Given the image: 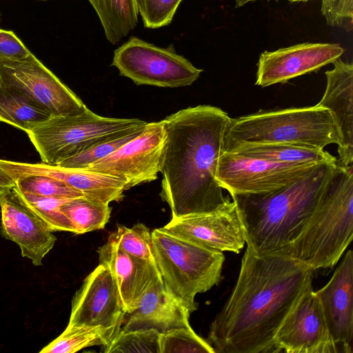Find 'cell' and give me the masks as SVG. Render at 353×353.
Listing matches in <instances>:
<instances>
[{"instance_id":"1","label":"cell","mask_w":353,"mask_h":353,"mask_svg":"<svg viewBox=\"0 0 353 353\" xmlns=\"http://www.w3.org/2000/svg\"><path fill=\"white\" fill-rule=\"evenodd\" d=\"M314 272L286 255H258L248 247L236 282L212 322L207 341L217 353L278 352L276 334Z\"/></svg>"},{"instance_id":"2","label":"cell","mask_w":353,"mask_h":353,"mask_svg":"<svg viewBox=\"0 0 353 353\" xmlns=\"http://www.w3.org/2000/svg\"><path fill=\"white\" fill-rule=\"evenodd\" d=\"M230 118L219 108L200 105L163 120L160 196L172 219L210 212L230 200L215 178Z\"/></svg>"},{"instance_id":"3","label":"cell","mask_w":353,"mask_h":353,"mask_svg":"<svg viewBox=\"0 0 353 353\" xmlns=\"http://www.w3.org/2000/svg\"><path fill=\"white\" fill-rule=\"evenodd\" d=\"M336 161L322 163L276 190L232 196L251 251L258 255H284L316 206Z\"/></svg>"},{"instance_id":"4","label":"cell","mask_w":353,"mask_h":353,"mask_svg":"<svg viewBox=\"0 0 353 353\" xmlns=\"http://www.w3.org/2000/svg\"><path fill=\"white\" fill-rule=\"evenodd\" d=\"M353 238V165L336 161L313 212L284 255L313 270L334 266Z\"/></svg>"},{"instance_id":"5","label":"cell","mask_w":353,"mask_h":353,"mask_svg":"<svg viewBox=\"0 0 353 353\" xmlns=\"http://www.w3.org/2000/svg\"><path fill=\"white\" fill-rule=\"evenodd\" d=\"M339 132L332 113L314 106L259 111L230 118L225 128L223 152L243 145L287 143L323 149L339 145Z\"/></svg>"},{"instance_id":"6","label":"cell","mask_w":353,"mask_h":353,"mask_svg":"<svg viewBox=\"0 0 353 353\" xmlns=\"http://www.w3.org/2000/svg\"><path fill=\"white\" fill-rule=\"evenodd\" d=\"M156 265L168 292L191 314L197 309L194 298L218 284L225 256L165 230H152Z\"/></svg>"},{"instance_id":"7","label":"cell","mask_w":353,"mask_h":353,"mask_svg":"<svg viewBox=\"0 0 353 353\" xmlns=\"http://www.w3.org/2000/svg\"><path fill=\"white\" fill-rule=\"evenodd\" d=\"M148 122L99 116L90 110L74 116H51L26 132L42 162L57 165L96 144Z\"/></svg>"},{"instance_id":"8","label":"cell","mask_w":353,"mask_h":353,"mask_svg":"<svg viewBox=\"0 0 353 353\" xmlns=\"http://www.w3.org/2000/svg\"><path fill=\"white\" fill-rule=\"evenodd\" d=\"M112 65L137 85L163 88L190 85L203 71L174 50L134 37L114 51Z\"/></svg>"},{"instance_id":"9","label":"cell","mask_w":353,"mask_h":353,"mask_svg":"<svg viewBox=\"0 0 353 353\" xmlns=\"http://www.w3.org/2000/svg\"><path fill=\"white\" fill-rule=\"evenodd\" d=\"M0 81L21 91L52 116H74L88 110L32 53L17 60L0 59Z\"/></svg>"},{"instance_id":"10","label":"cell","mask_w":353,"mask_h":353,"mask_svg":"<svg viewBox=\"0 0 353 353\" xmlns=\"http://www.w3.org/2000/svg\"><path fill=\"white\" fill-rule=\"evenodd\" d=\"M319 164L281 163L223 152L215 178L231 196L263 194L299 179Z\"/></svg>"},{"instance_id":"11","label":"cell","mask_w":353,"mask_h":353,"mask_svg":"<svg viewBox=\"0 0 353 353\" xmlns=\"http://www.w3.org/2000/svg\"><path fill=\"white\" fill-rule=\"evenodd\" d=\"M165 138L163 120L148 123L139 135L86 168L125 183V190L156 180Z\"/></svg>"},{"instance_id":"12","label":"cell","mask_w":353,"mask_h":353,"mask_svg":"<svg viewBox=\"0 0 353 353\" xmlns=\"http://www.w3.org/2000/svg\"><path fill=\"white\" fill-rule=\"evenodd\" d=\"M125 314L110 270L99 264L74 294L67 327H101L105 330L110 343L121 330Z\"/></svg>"},{"instance_id":"13","label":"cell","mask_w":353,"mask_h":353,"mask_svg":"<svg viewBox=\"0 0 353 353\" xmlns=\"http://www.w3.org/2000/svg\"><path fill=\"white\" fill-rule=\"evenodd\" d=\"M162 228L174 235L222 252L239 253L246 244L241 214L233 199L210 212L172 219Z\"/></svg>"},{"instance_id":"14","label":"cell","mask_w":353,"mask_h":353,"mask_svg":"<svg viewBox=\"0 0 353 353\" xmlns=\"http://www.w3.org/2000/svg\"><path fill=\"white\" fill-rule=\"evenodd\" d=\"M278 352L338 353L313 288L297 301L275 337Z\"/></svg>"},{"instance_id":"15","label":"cell","mask_w":353,"mask_h":353,"mask_svg":"<svg viewBox=\"0 0 353 353\" xmlns=\"http://www.w3.org/2000/svg\"><path fill=\"white\" fill-rule=\"evenodd\" d=\"M0 207L1 234L19 246L23 257L35 266L41 265L57 241L52 231L26 203L15 185L0 193Z\"/></svg>"},{"instance_id":"16","label":"cell","mask_w":353,"mask_h":353,"mask_svg":"<svg viewBox=\"0 0 353 353\" xmlns=\"http://www.w3.org/2000/svg\"><path fill=\"white\" fill-rule=\"evenodd\" d=\"M338 43H303L261 54L255 85L262 88L285 83L316 71L343 54Z\"/></svg>"},{"instance_id":"17","label":"cell","mask_w":353,"mask_h":353,"mask_svg":"<svg viewBox=\"0 0 353 353\" xmlns=\"http://www.w3.org/2000/svg\"><path fill=\"white\" fill-rule=\"evenodd\" d=\"M338 353H352L353 253L349 250L322 288L315 291Z\"/></svg>"},{"instance_id":"18","label":"cell","mask_w":353,"mask_h":353,"mask_svg":"<svg viewBox=\"0 0 353 353\" xmlns=\"http://www.w3.org/2000/svg\"><path fill=\"white\" fill-rule=\"evenodd\" d=\"M0 168L14 181L28 175H43L61 181L84 196L105 204L123 197L125 183L121 179L83 168H71L46 163H21L0 159Z\"/></svg>"},{"instance_id":"19","label":"cell","mask_w":353,"mask_h":353,"mask_svg":"<svg viewBox=\"0 0 353 353\" xmlns=\"http://www.w3.org/2000/svg\"><path fill=\"white\" fill-rule=\"evenodd\" d=\"M97 252L99 264L110 270L115 281L126 314L132 313L150 285L161 276L156 263L127 254L109 238Z\"/></svg>"},{"instance_id":"20","label":"cell","mask_w":353,"mask_h":353,"mask_svg":"<svg viewBox=\"0 0 353 353\" xmlns=\"http://www.w3.org/2000/svg\"><path fill=\"white\" fill-rule=\"evenodd\" d=\"M332 63L333 69L325 72V92L316 105L332 113L341 139L337 161L350 165H353V65L340 58Z\"/></svg>"},{"instance_id":"21","label":"cell","mask_w":353,"mask_h":353,"mask_svg":"<svg viewBox=\"0 0 353 353\" xmlns=\"http://www.w3.org/2000/svg\"><path fill=\"white\" fill-rule=\"evenodd\" d=\"M121 330H153L161 334L191 329L190 313L166 290L161 276L153 282Z\"/></svg>"},{"instance_id":"22","label":"cell","mask_w":353,"mask_h":353,"mask_svg":"<svg viewBox=\"0 0 353 353\" xmlns=\"http://www.w3.org/2000/svg\"><path fill=\"white\" fill-rule=\"evenodd\" d=\"M51 116L27 95L0 81V121L26 132Z\"/></svg>"},{"instance_id":"23","label":"cell","mask_w":353,"mask_h":353,"mask_svg":"<svg viewBox=\"0 0 353 353\" xmlns=\"http://www.w3.org/2000/svg\"><path fill=\"white\" fill-rule=\"evenodd\" d=\"M229 152L239 155L287 163L334 162L337 159L323 149L287 143L248 144L239 146Z\"/></svg>"},{"instance_id":"24","label":"cell","mask_w":353,"mask_h":353,"mask_svg":"<svg viewBox=\"0 0 353 353\" xmlns=\"http://www.w3.org/2000/svg\"><path fill=\"white\" fill-rule=\"evenodd\" d=\"M97 12L107 39L115 44L138 22L137 0H88Z\"/></svg>"},{"instance_id":"25","label":"cell","mask_w":353,"mask_h":353,"mask_svg":"<svg viewBox=\"0 0 353 353\" xmlns=\"http://www.w3.org/2000/svg\"><path fill=\"white\" fill-rule=\"evenodd\" d=\"M60 209L72 222L77 234L104 228L111 213L109 204L85 196L68 199L61 205Z\"/></svg>"},{"instance_id":"26","label":"cell","mask_w":353,"mask_h":353,"mask_svg":"<svg viewBox=\"0 0 353 353\" xmlns=\"http://www.w3.org/2000/svg\"><path fill=\"white\" fill-rule=\"evenodd\" d=\"M108 343L107 334L101 327H66L61 335L45 346L40 352L74 353L85 347L103 346Z\"/></svg>"},{"instance_id":"27","label":"cell","mask_w":353,"mask_h":353,"mask_svg":"<svg viewBox=\"0 0 353 353\" xmlns=\"http://www.w3.org/2000/svg\"><path fill=\"white\" fill-rule=\"evenodd\" d=\"M160 334L153 330H120L108 345L102 346L104 353H161Z\"/></svg>"},{"instance_id":"28","label":"cell","mask_w":353,"mask_h":353,"mask_svg":"<svg viewBox=\"0 0 353 353\" xmlns=\"http://www.w3.org/2000/svg\"><path fill=\"white\" fill-rule=\"evenodd\" d=\"M119 248L127 254L155 263L150 230L142 223L132 228L118 226L117 231L110 234Z\"/></svg>"},{"instance_id":"29","label":"cell","mask_w":353,"mask_h":353,"mask_svg":"<svg viewBox=\"0 0 353 353\" xmlns=\"http://www.w3.org/2000/svg\"><path fill=\"white\" fill-rule=\"evenodd\" d=\"M18 191L26 203L45 221L52 232L66 231L77 234L72 222L60 209L61 205L68 199L42 196L22 192L19 190Z\"/></svg>"},{"instance_id":"30","label":"cell","mask_w":353,"mask_h":353,"mask_svg":"<svg viewBox=\"0 0 353 353\" xmlns=\"http://www.w3.org/2000/svg\"><path fill=\"white\" fill-rule=\"evenodd\" d=\"M145 126L146 125L134 128L100 142L79 154L64 159L57 165L65 168H86L96 161L112 154L122 145L137 137L144 130Z\"/></svg>"},{"instance_id":"31","label":"cell","mask_w":353,"mask_h":353,"mask_svg":"<svg viewBox=\"0 0 353 353\" xmlns=\"http://www.w3.org/2000/svg\"><path fill=\"white\" fill-rule=\"evenodd\" d=\"M14 181L17 188L25 193L61 199L84 196L82 192L65 183L46 176L28 175Z\"/></svg>"},{"instance_id":"32","label":"cell","mask_w":353,"mask_h":353,"mask_svg":"<svg viewBox=\"0 0 353 353\" xmlns=\"http://www.w3.org/2000/svg\"><path fill=\"white\" fill-rule=\"evenodd\" d=\"M161 353H214L212 345L191 329L181 328L160 334Z\"/></svg>"},{"instance_id":"33","label":"cell","mask_w":353,"mask_h":353,"mask_svg":"<svg viewBox=\"0 0 353 353\" xmlns=\"http://www.w3.org/2000/svg\"><path fill=\"white\" fill-rule=\"evenodd\" d=\"M182 0H137L139 13L148 28L168 25Z\"/></svg>"},{"instance_id":"34","label":"cell","mask_w":353,"mask_h":353,"mask_svg":"<svg viewBox=\"0 0 353 353\" xmlns=\"http://www.w3.org/2000/svg\"><path fill=\"white\" fill-rule=\"evenodd\" d=\"M321 10L330 26L352 30L353 0H321Z\"/></svg>"},{"instance_id":"35","label":"cell","mask_w":353,"mask_h":353,"mask_svg":"<svg viewBox=\"0 0 353 353\" xmlns=\"http://www.w3.org/2000/svg\"><path fill=\"white\" fill-rule=\"evenodd\" d=\"M31 53L12 31L0 29V59L17 60Z\"/></svg>"},{"instance_id":"36","label":"cell","mask_w":353,"mask_h":353,"mask_svg":"<svg viewBox=\"0 0 353 353\" xmlns=\"http://www.w3.org/2000/svg\"><path fill=\"white\" fill-rule=\"evenodd\" d=\"M15 181L1 168H0V193L14 187Z\"/></svg>"},{"instance_id":"37","label":"cell","mask_w":353,"mask_h":353,"mask_svg":"<svg viewBox=\"0 0 353 353\" xmlns=\"http://www.w3.org/2000/svg\"><path fill=\"white\" fill-rule=\"evenodd\" d=\"M235 2V8H239L241 7L246 3L251 2V1H255L257 0H234ZM266 1H270V0H266ZM279 1V0H275ZM290 2H299V1H303V0H287Z\"/></svg>"},{"instance_id":"38","label":"cell","mask_w":353,"mask_h":353,"mask_svg":"<svg viewBox=\"0 0 353 353\" xmlns=\"http://www.w3.org/2000/svg\"><path fill=\"white\" fill-rule=\"evenodd\" d=\"M308 1V0H303V1Z\"/></svg>"},{"instance_id":"39","label":"cell","mask_w":353,"mask_h":353,"mask_svg":"<svg viewBox=\"0 0 353 353\" xmlns=\"http://www.w3.org/2000/svg\"><path fill=\"white\" fill-rule=\"evenodd\" d=\"M0 21H1V14H0Z\"/></svg>"}]
</instances>
